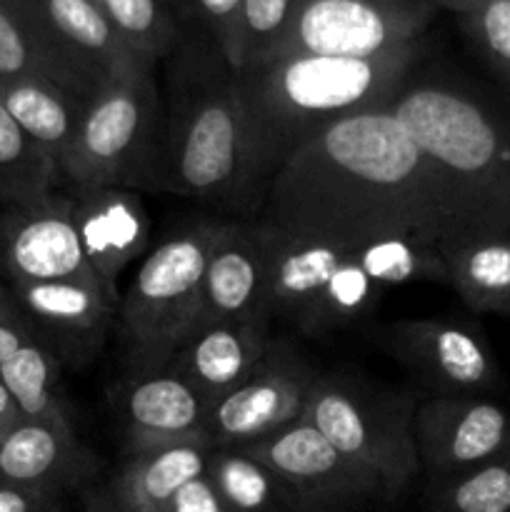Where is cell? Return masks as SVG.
I'll return each mask as SVG.
<instances>
[{"label":"cell","mask_w":510,"mask_h":512,"mask_svg":"<svg viewBox=\"0 0 510 512\" xmlns=\"http://www.w3.org/2000/svg\"><path fill=\"white\" fill-rule=\"evenodd\" d=\"M260 213L273 228L345 245L390 233L435 243L478 233L390 105L338 120L300 145L270 178Z\"/></svg>","instance_id":"obj_1"},{"label":"cell","mask_w":510,"mask_h":512,"mask_svg":"<svg viewBox=\"0 0 510 512\" xmlns=\"http://www.w3.org/2000/svg\"><path fill=\"white\" fill-rule=\"evenodd\" d=\"M420 58V43L373 58L280 55L235 70L260 203L280 165L338 120L385 108Z\"/></svg>","instance_id":"obj_2"},{"label":"cell","mask_w":510,"mask_h":512,"mask_svg":"<svg viewBox=\"0 0 510 512\" xmlns=\"http://www.w3.org/2000/svg\"><path fill=\"white\" fill-rule=\"evenodd\" d=\"M475 230H510V118L445 80H408L390 103Z\"/></svg>","instance_id":"obj_3"},{"label":"cell","mask_w":510,"mask_h":512,"mask_svg":"<svg viewBox=\"0 0 510 512\" xmlns=\"http://www.w3.org/2000/svg\"><path fill=\"white\" fill-rule=\"evenodd\" d=\"M163 188L228 208H260L248 128L223 55H188L165 110Z\"/></svg>","instance_id":"obj_4"},{"label":"cell","mask_w":510,"mask_h":512,"mask_svg":"<svg viewBox=\"0 0 510 512\" xmlns=\"http://www.w3.org/2000/svg\"><path fill=\"white\" fill-rule=\"evenodd\" d=\"M165 108L150 65L110 73L80 118L63 183L90 188H163Z\"/></svg>","instance_id":"obj_5"},{"label":"cell","mask_w":510,"mask_h":512,"mask_svg":"<svg viewBox=\"0 0 510 512\" xmlns=\"http://www.w3.org/2000/svg\"><path fill=\"white\" fill-rule=\"evenodd\" d=\"M220 223L203 220L170 235L148 253L120 293L118 325L135 375L158 373L193 338L205 265Z\"/></svg>","instance_id":"obj_6"},{"label":"cell","mask_w":510,"mask_h":512,"mask_svg":"<svg viewBox=\"0 0 510 512\" xmlns=\"http://www.w3.org/2000/svg\"><path fill=\"white\" fill-rule=\"evenodd\" d=\"M415 410L408 393H380L345 378H318L303 418L353 465L373 475L395 500L420 473Z\"/></svg>","instance_id":"obj_7"},{"label":"cell","mask_w":510,"mask_h":512,"mask_svg":"<svg viewBox=\"0 0 510 512\" xmlns=\"http://www.w3.org/2000/svg\"><path fill=\"white\" fill-rule=\"evenodd\" d=\"M433 0H295L293 15L268 58L340 55L373 58L420 43Z\"/></svg>","instance_id":"obj_8"},{"label":"cell","mask_w":510,"mask_h":512,"mask_svg":"<svg viewBox=\"0 0 510 512\" xmlns=\"http://www.w3.org/2000/svg\"><path fill=\"white\" fill-rule=\"evenodd\" d=\"M240 450L275 470L303 512H358L373 500H385L378 480L345 460L305 418Z\"/></svg>","instance_id":"obj_9"},{"label":"cell","mask_w":510,"mask_h":512,"mask_svg":"<svg viewBox=\"0 0 510 512\" xmlns=\"http://www.w3.org/2000/svg\"><path fill=\"white\" fill-rule=\"evenodd\" d=\"M318 375L288 348L270 343L248 380L208 405L205 435L213 448L258 443L303 418Z\"/></svg>","instance_id":"obj_10"},{"label":"cell","mask_w":510,"mask_h":512,"mask_svg":"<svg viewBox=\"0 0 510 512\" xmlns=\"http://www.w3.org/2000/svg\"><path fill=\"white\" fill-rule=\"evenodd\" d=\"M415 445L440 483L510 448V413L483 395H433L415 410Z\"/></svg>","instance_id":"obj_11"},{"label":"cell","mask_w":510,"mask_h":512,"mask_svg":"<svg viewBox=\"0 0 510 512\" xmlns=\"http://www.w3.org/2000/svg\"><path fill=\"white\" fill-rule=\"evenodd\" d=\"M395 358L438 395H483L500 370L483 335L438 318H403L385 328Z\"/></svg>","instance_id":"obj_12"},{"label":"cell","mask_w":510,"mask_h":512,"mask_svg":"<svg viewBox=\"0 0 510 512\" xmlns=\"http://www.w3.org/2000/svg\"><path fill=\"white\" fill-rule=\"evenodd\" d=\"M0 268L13 283H98L80 248L73 195L55 193L45 203L10 208L0 220Z\"/></svg>","instance_id":"obj_13"},{"label":"cell","mask_w":510,"mask_h":512,"mask_svg":"<svg viewBox=\"0 0 510 512\" xmlns=\"http://www.w3.org/2000/svg\"><path fill=\"white\" fill-rule=\"evenodd\" d=\"M263 245V310L305 333L325 285L348 255V245L318 235L290 233L258 220Z\"/></svg>","instance_id":"obj_14"},{"label":"cell","mask_w":510,"mask_h":512,"mask_svg":"<svg viewBox=\"0 0 510 512\" xmlns=\"http://www.w3.org/2000/svg\"><path fill=\"white\" fill-rule=\"evenodd\" d=\"M73 220L80 248L110 303L118 308L123 273L150 243V215L138 190H73Z\"/></svg>","instance_id":"obj_15"},{"label":"cell","mask_w":510,"mask_h":512,"mask_svg":"<svg viewBox=\"0 0 510 512\" xmlns=\"http://www.w3.org/2000/svg\"><path fill=\"white\" fill-rule=\"evenodd\" d=\"M263 280L258 223H220L205 265L195 333L228 320L268 318L263 310Z\"/></svg>","instance_id":"obj_16"},{"label":"cell","mask_w":510,"mask_h":512,"mask_svg":"<svg viewBox=\"0 0 510 512\" xmlns=\"http://www.w3.org/2000/svg\"><path fill=\"white\" fill-rule=\"evenodd\" d=\"M120 410L128 453L185 440H208V403L188 380L170 368L135 375V380H130L120 395Z\"/></svg>","instance_id":"obj_17"},{"label":"cell","mask_w":510,"mask_h":512,"mask_svg":"<svg viewBox=\"0 0 510 512\" xmlns=\"http://www.w3.org/2000/svg\"><path fill=\"white\" fill-rule=\"evenodd\" d=\"M93 458L80 448L73 423L20 420L0 438V485L63 495L83 483Z\"/></svg>","instance_id":"obj_18"},{"label":"cell","mask_w":510,"mask_h":512,"mask_svg":"<svg viewBox=\"0 0 510 512\" xmlns=\"http://www.w3.org/2000/svg\"><path fill=\"white\" fill-rule=\"evenodd\" d=\"M270 320L245 318L198 330L168 368L188 380L208 405L238 388L263 363L270 348Z\"/></svg>","instance_id":"obj_19"},{"label":"cell","mask_w":510,"mask_h":512,"mask_svg":"<svg viewBox=\"0 0 510 512\" xmlns=\"http://www.w3.org/2000/svg\"><path fill=\"white\" fill-rule=\"evenodd\" d=\"M68 55L108 78L118 70L150 65L120 38L95 0H3ZM155 68V65H150Z\"/></svg>","instance_id":"obj_20"},{"label":"cell","mask_w":510,"mask_h":512,"mask_svg":"<svg viewBox=\"0 0 510 512\" xmlns=\"http://www.w3.org/2000/svg\"><path fill=\"white\" fill-rule=\"evenodd\" d=\"M210 450V440H185L128 453L110 485L108 512H163L185 483L205 473Z\"/></svg>","instance_id":"obj_21"},{"label":"cell","mask_w":510,"mask_h":512,"mask_svg":"<svg viewBox=\"0 0 510 512\" xmlns=\"http://www.w3.org/2000/svg\"><path fill=\"white\" fill-rule=\"evenodd\" d=\"M40 78L88 103L103 75L50 43L35 25L0 0V80Z\"/></svg>","instance_id":"obj_22"},{"label":"cell","mask_w":510,"mask_h":512,"mask_svg":"<svg viewBox=\"0 0 510 512\" xmlns=\"http://www.w3.org/2000/svg\"><path fill=\"white\" fill-rule=\"evenodd\" d=\"M448 285L475 313L510 315V230H478L438 245Z\"/></svg>","instance_id":"obj_23"},{"label":"cell","mask_w":510,"mask_h":512,"mask_svg":"<svg viewBox=\"0 0 510 512\" xmlns=\"http://www.w3.org/2000/svg\"><path fill=\"white\" fill-rule=\"evenodd\" d=\"M20 308L70 343H95L103 338L115 305L98 283L83 280H50V283H13Z\"/></svg>","instance_id":"obj_24"},{"label":"cell","mask_w":510,"mask_h":512,"mask_svg":"<svg viewBox=\"0 0 510 512\" xmlns=\"http://www.w3.org/2000/svg\"><path fill=\"white\" fill-rule=\"evenodd\" d=\"M0 103L8 108L15 123L53 158L63 178V163L88 103L40 78L0 80Z\"/></svg>","instance_id":"obj_25"},{"label":"cell","mask_w":510,"mask_h":512,"mask_svg":"<svg viewBox=\"0 0 510 512\" xmlns=\"http://www.w3.org/2000/svg\"><path fill=\"white\" fill-rule=\"evenodd\" d=\"M205 475L228 512H303L275 470L240 448H213Z\"/></svg>","instance_id":"obj_26"},{"label":"cell","mask_w":510,"mask_h":512,"mask_svg":"<svg viewBox=\"0 0 510 512\" xmlns=\"http://www.w3.org/2000/svg\"><path fill=\"white\" fill-rule=\"evenodd\" d=\"M58 185V165L0 103V203L30 208L53 198Z\"/></svg>","instance_id":"obj_27"},{"label":"cell","mask_w":510,"mask_h":512,"mask_svg":"<svg viewBox=\"0 0 510 512\" xmlns=\"http://www.w3.org/2000/svg\"><path fill=\"white\" fill-rule=\"evenodd\" d=\"M440 243L415 233H390L358 240L348 253L383 288L408 283H448Z\"/></svg>","instance_id":"obj_28"},{"label":"cell","mask_w":510,"mask_h":512,"mask_svg":"<svg viewBox=\"0 0 510 512\" xmlns=\"http://www.w3.org/2000/svg\"><path fill=\"white\" fill-rule=\"evenodd\" d=\"M0 383L10 393L23 420L73 423L58 393V363L35 340L0 363Z\"/></svg>","instance_id":"obj_29"},{"label":"cell","mask_w":510,"mask_h":512,"mask_svg":"<svg viewBox=\"0 0 510 512\" xmlns=\"http://www.w3.org/2000/svg\"><path fill=\"white\" fill-rule=\"evenodd\" d=\"M383 293V285L375 283L348 253L343 263L338 265L333 278H330V283L325 285L305 333L325 335L360 323V320L375 313Z\"/></svg>","instance_id":"obj_30"},{"label":"cell","mask_w":510,"mask_h":512,"mask_svg":"<svg viewBox=\"0 0 510 512\" xmlns=\"http://www.w3.org/2000/svg\"><path fill=\"white\" fill-rule=\"evenodd\" d=\"M435 512H510V448L433 488Z\"/></svg>","instance_id":"obj_31"},{"label":"cell","mask_w":510,"mask_h":512,"mask_svg":"<svg viewBox=\"0 0 510 512\" xmlns=\"http://www.w3.org/2000/svg\"><path fill=\"white\" fill-rule=\"evenodd\" d=\"M120 38L155 65L178 43V25L165 0H95Z\"/></svg>","instance_id":"obj_32"},{"label":"cell","mask_w":510,"mask_h":512,"mask_svg":"<svg viewBox=\"0 0 510 512\" xmlns=\"http://www.w3.org/2000/svg\"><path fill=\"white\" fill-rule=\"evenodd\" d=\"M295 0H240L238 23L225 63L230 70H243L258 63L273 50L293 15Z\"/></svg>","instance_id":"obj_33"},{"label":"cell","mask_w":510,"mask_h":512,"mask_svg":"<svg viewBox=\"0 0 510 512\" xmlns=\"http://www.w3.org/2000/svg\"><path fill=\"white\" fill-rule=\"evenodd\" d=\"M460 23L490 68L510 83V0H485L460 15Z\"/></svg>","instance_id":"obj_34"},{"label":"cell","mask_w":510,"mask_h":512,"mask_svg":"<svg viewBox=\"0 0 510 512\" xmlns=\"http://www.w3.org/2000/svg\"><path fill=\"white\" fill-rule=\"evenodd\" d=\"M188 5L190 10L203 20L210 38H213L215 50H218L225 60V55H228L230 50V43H233L240 0H188Z\"/></svg>","instance_id":"obj_35"},{"label":"cell","mask_w":510,"mask_h":512,"mask_svg":"<svg viewBox=\"0 0 510 512\" xmlns=\"http://www.w3.org/2000/svg\"><path fill=\"white\" fill-rule=\"evenodd\" d=\"M163 512H228V508L220 500L218 490L213 488V483L208 480V475H200L193 478L190 483H185L178 493L173 495Z\"/></svg>","instance_id":"obj_36"},{"label":"cell","mask_w":510,"mask_h":512,"mask_svg":"<svg viewBox=\"0 0 510 512\" xmlns=\"http://www.w3.org/2000/svg\"><path fill=\"white\" fill-rule=\"evenodd\" d=\"M0 512H60V498L38 490L0 485Z\"/></svg>","instance_id":"obj_37"},{"label":"cell","mask_w":510,"mask_h":512,"mask_svg":"<svg viewBox=\"0 0 510 512\" xmlns=\"http://www.w3.org/2000/svg\"><path fill=\"white\" fill-rule=\"evenodd\" d=\"M30 330L28 325L20 320V315L0 298V363L10 358L15 350L23 348L25 343H30Z\"/></svg>","instance_id":"obj_38"},{"label":"cell","mask_w":510,"mask_h":512,"mask_svg":"<svg viewBox=\"0 0 510 512\" xmlns=\"http://www.w3.org/2000/svg\"><path fill=\"white\" fill-rule=\"evenodd\" d=\"M20 420L23 418H20L13 398H10V393L5 390V385L0 383V438H5V435H8L10 430L20 423Z\"/></svg>","instance_id":"obj_39"},{"label":"cell","mask_w":510,"mask_h":512,"mask_svg":"<svg viewBox=\"0 0 510 512\" xmlns=\"http://www.w3.org/2000/svg\"><path fill=\"white\" fill-rule=\"evenodd\" d=\"M438 8H445V10H453V13L463 15V13H470L473 8H478V5H483L485 0H433Z\"/></svg>","instance_id":"obj_40"}]
</instances>
